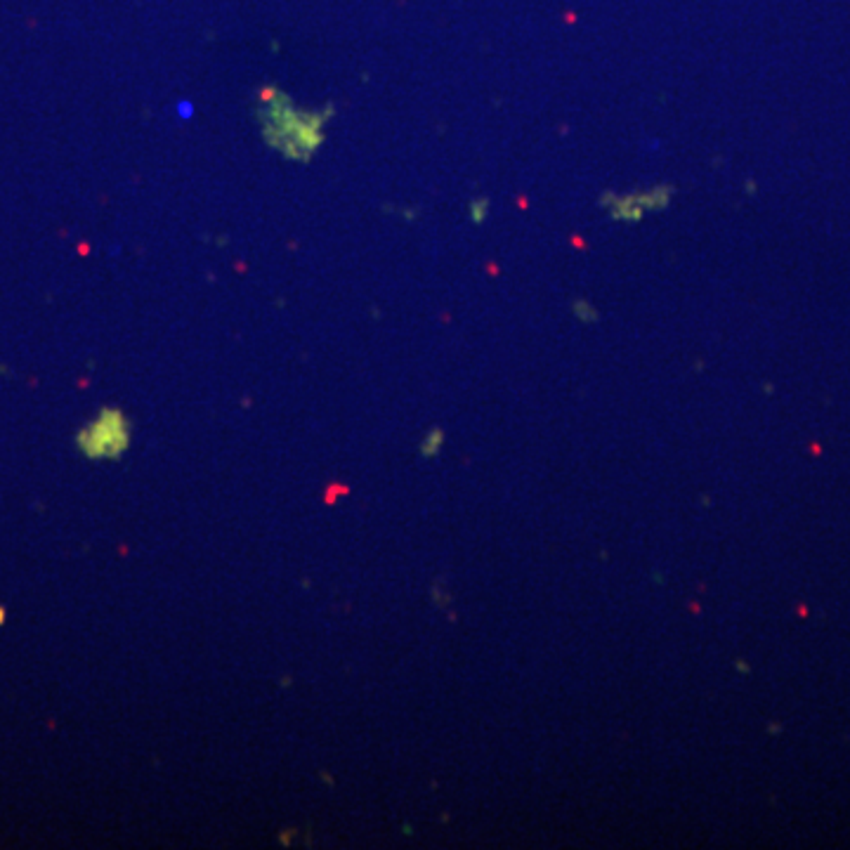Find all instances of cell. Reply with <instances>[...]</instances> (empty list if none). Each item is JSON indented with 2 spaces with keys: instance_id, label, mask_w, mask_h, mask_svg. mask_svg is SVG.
Segmentation results:
<instances>
[{
  "instance_id": "7a4b0ae2",
  "label": "cell",
  "mask_w": 850,
  "mask_h": 850,
  "mask_svg": "<svg viewBox=\"0 0 850 850\" xmlns=\"http://www.w3.org/2000/svg\"><path fill=\"white\" fill-rule=\"evenodd\" d=\"M80 449L90 458H116L130 446V423L118 409H102L100 418L78 435Z\"/></svg>"
},
{
  "instance_id": "6da1fadb",
  "label": "cell",
  "mask_w": 850,
  "mask_h": 850,
  "mask_svg": "<svg viewBox=\"0 0 850 850\" xmlns=\"http://www.w3.org/2000/svg\"><path fill=\"white\" fill-rule=\"evenodd\" d=\"M317 118L321 116L302 120V116H298L291 109L289 97L281 95V102H274L265 116V135L291 159H307L321 142V133H317Z\"/></svg>"
},
{
  "instance_id": "3957f363",
  "label": "cell",
  "mask_w": 850,
  "mask_h": 850,
  "mask_svg": "<svg viewBox=\"0 0 850 850\" xmlns=\"http://www.w3.org/2000/svg\"><path fill=\"white\" fill-rule=\"evenodd\" d=\"M177 111H180V118H189V116H192L194 109H192V105H189V102H182V105L177 107Z\"/></svg>"
}]
</instances>
